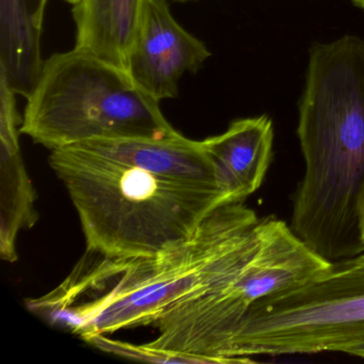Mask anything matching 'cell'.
<instances>
[{"label": "cell", "mask_w": 364, "mask_h": 364, "mask_svg": "<svg viewBox=\"0 0 364 364\" xmlns=\"http://www.w3.org/2000/svg\"><path fill=\"white\" fill-rule=\"evenodd\" d=\"M210 57L205 44L176 22L166 0H144L127 69L140 88L159 102L173 99L181 78L197 72Z\"/></svg>", "instance_id": "cell-7"}, {"label": "cell", "mask_w": 364, "mask_h": 364, "mask_svg": "<svg viewBox=\"0 0 364 364\" xmlns=\"http://www.w3.org/2000/svg\"><path fill=\"white\" fill-rule=\"evenodd\" d=\"M347 355H353V357L364 358V342L353 347L351 350H349Z\"/></svg>", "instance_id": "cell-14"}, {"label": "cell", "mask_w": 364, "mask_h": 364, "mask_svg": "<svg viewBox=\"0 0 364 364\" xmlns=\"http://www.w3.org/2000/svg\"><path fill=\"white\" fill-rule=\"evenodd\" d=\"M65 1H67V3H69L70 5L74 6L76 5V4L80 1V0H65Z\"/></svg>", "instance_id": "cell-15"}, {"label": "cell", "mask_w": 364, "mask_h": 364, "mask_svg": "<svg viewBox=\"0 0 364 364\" xmlns=\"http://www.w3.org/2000/svg\"><path fill=\"white\" fill-rule=\"evenodd\" d=\"M274 124L266 114L233 121L220 135L201 141L228 204L244 201L263 184L274 146Z\"/></svg>", "instance_id": "cell-8"}, {"label": "cell", "mask_w": 364, "mask_h": 364, "mask_svg": "<svg viewBox=\"0 0 364 364\" xmlns=\"http://www.w3.org/2000/svg\"><path fill=\"white\" fill-rule=\"evenodd\" d=\"M16 93L0 76V255L18 259V236L35 225L36 193L21 154Z\"/></svg>", "instance_id": "cell-9"}, {"label": "cell", "mask_w": 364, "mask_h": 364, "mask_svg": "<svg viewBox=\"0 0 364 364\" xmlns=\"http://www.w3.org/2000/svg\"><path fill=\"white\" fill-rule=\"evenodd\" d=\"M364 342V252L253 304L227 358L343 353Z\"/></svg>", "instance_id": "cell-6"}, {"label": "cell", "mask_w": 364, "mask_h": 364, "mask_svg": "<svg viewBox=\"0 0 364 364\" xmlns=\"http://www.w3.org/2000/svg\"><path fill=\"white\" fill-rule=\"evenodd\" d=\"M85 341L100 350L127 358V359L135 360V361L170 364H213V362L206 358L153 348L148 344L135 345L132 343L122 342V341L109 338L106 334H95Z\"/></svg>", "instance_id": "cell-12"}, {"label": "cell", "mask_w": 364, "mask_h": 364, "mask_svg": "<svg viewBox=\"0 0 364 364\" xmlns=\"http://www.w3.org/2000/svg\"><path fill=\"white\" fill-rule=\"evenodd\" d=\"M330 265L284 221L263 218L261 240L246 263L217 284L172 306L155 321L159 336L148 345L206 358L214 364L240 363L225 353L253 304L316 278Z\"/></svg>", "instance_id": "cell-5"}, {"label": "cell", "mask_w": 364, "mask_h": 364, "mask_svg": "<svg viewBox=\"0 0 364 364\" xmlns=\"http://www.w3.org/2000/svg\"><path fill=\"white\" fill-rule=\"evenodd\" d=\"M263 218L244 201L220 206L189 240L146 257L87 250L50 293L27 300L33 314L82 340L154 325L172 306L237 272L261 240Z\"/></svg>", "instance_id": "cell-2"}, {"label": "cell", "mask_w": 364, "mask_h": 364, "mask_svg": "<svg viewBox=\"0 0 364 364\" xmlns=\"http://www.w3.org/2000/svg\"><path fill=\"white\" fill-rule=\"evenodd\" d=\"M48 0H0V76L27 97L41 73V39Z\"/></svg>", "instance_id": "cell-11"}, {"label": "cell", "mask_w": 364, "mask_h": 364, "mask_svg": "<svg viewBox=\"0 0 364 364\" xmlns=\"http://www.w3.org/2000/svg\"><path fill=\"white\" fill-rule=\"evenodd\" d=\"M50 167L80 216L87 250L146 257L176 248L228 204L201 141L97 139L53 150Z\"/></svg>", "instance_id": "cell-1"}, {"label": "cell", "mask_w": 364, "mask_h": 364, "mask_svg": "<svg viewBox=\"0 0 364 364\" xmlns=\"http://www.w3.org/2000/svg\"><path fill=\"white\" fill-rule=\"evenodd\" d=\"M144 0H80L73 6L75 50L129 69Z\"/></svg>", "instance_id": "cell-10"}, {"label": "cell", "mask_w": 364, "mask_h": 364, "mask_svg": "<svg viewBox=\"0 0 364 364\" xmlns=\"http://www.w3.org/2000/svg\"><path fill=\"white\" fill-rule=\"evenodd\" d=\"M360 232H361L362 242L364 244V191L362 196L361 208H360Z\"/></svg>", "instance_id": "cell-13"}, {"label": "cell", "mask_w": 364, "mask_h": 364, "mask_svg": "<svg viewBox=\"0 0 364 364\" xmlns=\"http://www.w3.org/2000/svg\"><path fill=\"white\" fill-rule=\"evenodd\" d=\"M297 135L304 174L291 228L319 257L340 261L364 252V44L336 41L311 48Z\"/></svg>", "instance_id": "cell-3"}, {"label": "cell", "mask_w": 364, "mask_h": 364, "mask_svg": "<svg viewBox=\"0 0 364 364\" xmlns=\"http://www.w3.org/2000/svg\"><path fill=\"white\" fill-rule=\"evenodd\" d=\"M21 134L50 151L117 138H166L178 132L127 70L73 50L44 61L26 97Z\"/></svg>", "instance_id": "cell-4"}]
</instances>
